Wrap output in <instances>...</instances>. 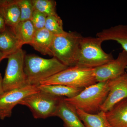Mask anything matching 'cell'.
I'll return each mask as SVG.
<instances>
[{"label": "cell", "instance_id": "6da1fadb", "mask_svg": "<svg viewBox=\"0 0 127 127\" xmlns=\"http://www.w3.org/2000/svg\"><path fill=\"white\" fill-rule=\"evenodd\" d=\"M68 67L55 58L45 59L34 54L25 56L24 71L28 85L38 86L41 82Z\"/></svg>", "mask_w": 127, "mask_h": 127}, {"label": "cell", "instance_id": "7a4b0ae2", "mask_svg": "<svg viewBox=\"0 0 127 127\" xmlns=\"http://www.w3.org/2000/svg\"><path fill=\"white\" fill-rule=\"evenodd\" d=\"M108 81L97 82L84 89L76 96L64 100L76 109L89 113H97L109 92Z\"/></svg>", "mask_w": 127, "mask_h": 127}, {"label": "cell", "instance_id": "3957f363", "mask_svg": "<svg viewBox=\"0 0 127 127\" xmlns=\"http://www.w3.org/2000/svg\"><path fill=\"white\" fill-rule=\"evenodd\" d=\"M103 42L97 37H83L75 66L95 68L114 59L112 54L107 53L103 50L102 44Z\"/></svg>", "mask_w": 127, "mask_h": 127}, {"label": "cell", "instance_id": "277c9868", "mask_svg": "<svg viewBox=\"0 0 127 127\" xmlns=\"http://www.w3.org/2000/svg\"><path fill=\"white\" fill-rule=\"evenodd\" d=\"M82 37L76 32L65 31L55 35L51 47L52 56L68 67L76 65Z\"/></svg>", "mask_w": 127, "mask_h": 127}, {"label": "cell", "instance_id": "5b68a950", "mask_svg": "<svg viewBox=\"0 0 127 127\" xmlns=\"http://www.w3.org/2000/svg\"><path fill=\"white\" fill-rule=\"evenodd\" d=\"M97 82L94 68L74 66L69 67L41 82L40 85L61 84L76 88L84 89Z\"/></svg>", "mask_w": 127, "mask_h": 127}, {"label": "cell", "instance_id": "8992f818", "mask_svg": "<svg viewBox=\"0 0 127 127\" xmlns=\"http://www.w3.org/2000/svg\"><path fill=\"white\" fill-rule=\"evenodd\" d=\"M26 55L25 51L21 48L7 57L8 62L2 81L4 92L28 85L24 71Z\"/></svg>", "mask_w": 127, "mask_h": 127}, {"label": "cell", "instance_id": "52a82bcc", "mask_svg": "<svg viewBox=\"0 0 127 127\" xmlns=\"http://www.w3.org/2000/svg\"><path fill=\"white\" fill-rule=\"evenodd\" d=\"M63 98L52 96L40 90L25 98L19 104L28 107L35 119H45L54 117Z\"/></svg>", "mask_w": 127, "mask_h": 127}, {"label": "cell", "instance_id": "ba28073f", "mask_svg": "<svg viewBox=\"0 0 127 127\" xmlns=\"http://www.w3.org/2000/svg\"><path fill=\"white\" fill-rule=\"evenodd\" d=\"M39 91L37 86L28 85L5 92L0 96V119L3 120L11 117L16 105L28 96Z\"/></svg>", "mask_w": 127, "mask_h": 127}, {"label": "cell", "instance_id": "9c48e42d", "mask_svg": "<svg viewBox=\"0 0 127 127\" xmlns=\"http://www.w3.org/2000/svg\"><path fill=\"white\" fill-rule=\"evenodd\" d=\"M127 53L123 50L116 59L94 68V74L97 82L107 81L120 76L126 72Z\"/></svg>", "mask_w": 127, "mask_h": 127}, {"label": "cell", "instance_id": "30bf717a", "mask_svg": "<svg viewBox=\"0 0 127 127\" xmlns=\"http://www.w3.org/2000/svg\"><path fill=\"white\" fill-rule=\"evenodd\" d=\"M109 82V91L100 111L108 112L118 103L127 98V72Z\"/></svg>", "mask_w": 127, "mask_h": 127}, {"label": "cell", "instance_id": "8fae6325", "mask_svg": "<svg viewBox=\"0 0 127 127\" xmlns=\"http://www.w3.org/2000/svg\"><path fill=\"white\" fill-rule=\"evenodd\" d=\"M63 98L55 112L54 117L63 121L65 127H85L78 115L76 109Z\"/></svg>", "mask_w": 127, "mask_h": 127}, {"label": "cell", "instance_id": "7c38bea8", "mask_svg": "<svg viewBox=\"0 0 127 127\" xmlns=\"http://www.w3.org/2000/svg\"><path fill=\"white\" fill-rule=\"evenodd\" d=\"M0 12L6 26L11 29L20 21V10L17 0H0Z\"/></svg>", "mask_w": 127, "mask_h": 127}, {"label": "cell", "instance_id": "4fadbf2b", "mask_svg": "<svg viewBox=\"0 0 127 127\" xmlns=\"http://www.w3.org/2000/svg\"><path fill=\"white\" fill-rule=\"evenodd\" d=\"M96 36L103 41L117 42L127 53V25H119L104 29L97 33Z\"/></svg>", "mask_w": 127, "mask_h": 127}, {"label": "cell", "instance_id": "5bb4252c", "mask_svg": "<svg viewBox=\"0 0 127 127\" xmlns=\"http://www.w3.org/2000/svg\"><path fill=\"white\" fill-rule=\"evenodd\" d=\"M54 36L45 28L36 30L30 45L42 55L52 56L51 47Z\"/></svg>", "mask_w": 127, "mask_h": 127}, {"label": "cell", "instance_id": "9a60e30c", "mask_svg": "<svg viewBox=\"0 0 127 127\" xmlns=\"http://www.w3.org/2000/svg\"><path fill=\"white\" fill-rule=\"evenodd\" d=\"M112 127H127V98L117 103L106 112Z\"/></svg>", "mask_w": 127, "mask_h": 127}, {"label": "cell", "instance_id": "2e32d148", "mask_svg": "<svg viewBox=\"0 0 127 127\" xmlns=\"http://www.w3.org/2000/svg\"><path fill=\"white\" fill-rule=\"evenodd\" d=\"M76 109L85 127H112L107 119L106 112L100 111L97 113L91 114Z\"/></svg>", "mask_w": 127, "mask_h": 127}, {"label": "cell", "instance_id": "e0dca14e", "mask_svg": "<svg viewBox=\"0 0 127 127\" xmlns=\"http://www.w3.org/2000/svg\"><path fill=\"white\" fill-rule=\"evenodd\" d=\"M37 87L40 91L52 96L67 98H70L76 96L84 89L61 84L39 85Z\"/></svg>", "mask_w": 127, "mask_h": 127}, {"label": "cell", "instance_id": "ac0fdd59", "mask_svg": "<svg viewBox=\"0 0 127 127\" xmlns=\"http://www.w3.org/2000/svg\"><path fill=\"white\" fill-rule=\"evenodd\" d=\"M10 29L22 46L31 44L36 31L31 20L20 21L15 27Z\"/></svg>", "mask_w": 127, "mask_h": 127}, {"label": "cell", "instance_id": "d6986e66", "mask_svg": "<svg viewBox=\"0 0 127 127\" xmlns=\"http://www.w3.org/2000/svg\"><path fill=\"white\" fill-rule=\"evenodd\" d=\"M18 39L11 29L7 28L0 33V51L7 56L22 48Z\"/></svg>", "mask_w": 127, "mask_h": 127}, {"label": "cell", "instance_id": "ffe728a7", "mask_svg": "<svg viewBox=\"0 0 127 127\" xmlns=\"http://www.w3.org/2000/svg\"><path fill=\"white\" fill-rule=\"evenodd\" d=\"M34 10L40 12L47 16L57 14V2L54 0H32Z\"/></svg>", "mask_w": 127, "mask_h": 127}, {"label": "cell", "instance_id": "44dd1931", "mask_svg": "<svg viewBox=\"0 0 127 127\" xmlns=\"http://www.w3.org/2000/svg\"><path fill=\"white\" fill-rule=\"evenodd\" d=\"M45 28L54 35H59L65 32L62 20L57 14L47 17Z\"/></svg>", "mask_w": 127, "mask_h": 127}, {"label": "cell", "instance_id": "7402d4cb", "mask_svg": "<svg viewBox=\"0 0 127 127\" xmlns=\"http://www.w3.org/2000/svg\"><path fill=\"white\" fill-rule=\"evenodd\" d=\"M20 10L21 17L20 21L31 20L33 12L34 6L32 0H17Z\"/></svg>", "mask_w": 127, "mask_h": 127}, {"label": "cell", "instance_id": "603a6c76", "mask_svg": "<svg viewBox=\"0 0 127 127\" xmlns=\"http://www.w3.org/2000/svg\"><path fill=\"white\" fill-rule=\"evenodd\" d=\"M47 17L44 14L34 10L31 21L36 30L45 28Z\"/></svg>", "mask_w": 127, "mask_h": 127}, {"label": "cell", "instance_id": "cb8c5ba5", "mask_svg": "<svg viewBox=\"0 0 127 127\" xmlns=\"http://www.w3.org/2000/svg\"><path fill=\"white\" fill-rule=\"evenodd\" d=\"M6 28L4 20L0 12V33L4 31L6 29Z\"/></svg>", "mask_w": 127, "mask_h": 127}, {"label": "cell", "instance_id": "d4e9b609", "mask_svg": "<svg viewBox=\"0 0 127 127\" xmlns=\"http://www.w3.org/2000/svg\"><path fill=\"white\" fill-rule=\"evenodd\" d=\"M2 81H3V78L1 76V73H0V96L2 95V94L5 92L3 88Z\"/></svg>", "mask_w": 127, "mask_h": 127}, {"label": "cell", "instance_id": "484cf974", "mask_svg": "<svg viewBox=\"0 0 127 127\" xmlns=\"http://www.w3.org/2000/svg\"><path fill=\"white\" fill-rule=\"evenodd\" d=\"M8 56L0 51V62L5 58H7Z\"/></svg>", "mask_w": 127, "mask_h": 127}, {"label": "cell", "instance_id": "4316f807", "mask_svg": "<svg viewBox=\"0 0 127 127\" xmlns=\"http://www.w3.org/2000/svg\"></svg>", "mask_w": 127, "mask_h": 127}]
</instances>
